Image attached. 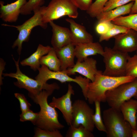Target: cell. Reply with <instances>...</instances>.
<instances>
[{
	"mask_svg": "<svg viewBox=\"0 0 137 137\" xmlns=\"http://www.w3.org/2000/svg\"><path fill=\"white\" fill-rule=\"evenodd\" d=\"M131 76L113 77L105 75L102 71L96 76L93 81L90 82L87 93V100L90 104L96 101L106 102V93L122 83L133 80Z\"/></svg>",
	"mask_w": 137,
	"mask_h": 137,
	"instance_id": "obj_1",
	"label": "cell"
},
{
	"mask_svg": "<svg viewBox=\"0 0 137 137\" xmlns=\"http://www.w3.org/2000/svg\"><path fill=\"white\" fill-rule=\"evenodd\" d=\"M55 90H43L38 94L30 97L39 104L40 110L35 125L42 129L54 131L63 128L64 126L59 121L58 113L55 109L47 102L48 97Z\"/></svg>",
	"mask_w": 137,
	"mask_h": 137,
	"instance_id": "obj_2",
	"label": "cell"
},
{
	"mask_svg": "<svg viewBox=\"0 0 137 137\" xmlns=\"http://www.w3.org/2000/svg\"><path fill=\"white\" fill-rule=\"evenodd\" d=\"M107 137H132V128L121 111L110 107L103 112Z\"/></svg>",
	"mask_w": 137,
	"mask_h": 137,
	"instance_id": "obj_3",
	"label": "cell"
},
{
	"mask_svg": "<svg viewBox=\"0 0 137 137\" xmlns=\"http://www.w3.org/2000/svg\"><path fill=\"white\" fill-rule=\"evenodd\" d=\"M128 53L106 47L102 55L105 64V75L113 77L125 76Z\"/></svg>",
	"mask_w": 137,
	"mask_h": 137,
	"instance_id": "obj_4",
	"label": "cell"
},
{
	"mask_svg": "<svg viewBox=\"0 0 137 137\" xmlns=\"http://www.w3.org/2000/svg\"><path fill=\"white\" fill-rule=\"evenodd\" d=\"M45 6H41L34 10V15L26 21L23 24L17 26L5 24L3 26L12 27L16 28L19 31V34L16 39L12 46V48L18 47L17 52L20 55L22 49V44L24 42H28L32 30L33 28L40 26L44 29L47 27V24L43 21V14Z\"/></svg>",
	"mask_w": 137,
	"mask_h": 137,
	"instance_id": "obj_5",
	"label": "cell"
},
{
	"mask_svg": "<svg viewBox=\"0 0 137 137\" xmlns=\"http://www.w3.org/2000/svg\"><path fill=\"white\" fill-rule=\"evenodd\" d=\"M12 57L16 66V72L15 73H3V75L4 77L16 79L17 80L14 82V85L20 88H24L27 90L30 97L38 94L43 90H55L59 89V85L56 83L51 84L47 83L43 84L38 80H34L23 73L20 70L19 66L20 58L16 61L13 56Z\"/></svg>",
	"mask_w": 137,
	"mask_h": 137,
	"instance_id": "obj_6",
	"label": "cell"
},
{
	"mask_svg": "<svg viewBox=\"0 0 137 137\" xmlns=\"http://www.w3.org/2000/svg\"><path fill=\"white\" fill-rule=\"evenodd\" d=\"M105 95L106 102L110 107L120 111L124 102L133 97L137 99V78L108 91Z\"/></svg>",
	"mask_w": 137,
	"mask_h": 137,
	"instance_id": "obj_7",
	"label": "cell"
},
{
	"mask_svg": "<svg viewBox=\"0 0 137 137\" xmlns=\"http://www.w3.org/2000/svg\"><path fill=\"white\" fill-rule=\"evenodd\" d=\"M78 9L72 0H51L45 6L43 21L47 24L65 15L76 18L78 15Z\"/></svg>",
	"mask_w": 137,
	"mask_h": 137,
	"instance_id": "obj_8",
	"label": "cell"
},
{
	"mask_svg": "<svg viewBox=\"0 0 137 137\" xmlns=\"http://www.w3.org/2000/svg\"><path fill=\"white\" fill-rule=\"evenodd\" d=\"M38 70L39 73L35 77V79L42 84H46L48 80L51 79L57 80L61 83L71 82H75L80 87L84 97L87 99V88L90 81L89 79L80 76L73 78L67 74L65 70L53 71L44 65H41Z\"/></svg>",
	"mask_w": 137,
	"mask_h": 137,
	"instance_id": "obj_9",
	"label": "cell"
},
{
	"mask_svg": "<svg viewBox=\"0 0 137 137\" xmlns=\"http://www.w3.org/2000/svg\"><path fill=\"white\" fill-rule=\"evenodd\" d=\"M72 106L71 125L75 127L81 125L92 132L95 127L92 118L94 113L93 109L85 101L82 99L76 100Z\"/></svg>",
	"mask_w": 137,
	"mask_h": 137,
	"instance_id": "obj_10",
	"label": "cell"
},
{
	"mask_svg": "<svg viewBox=\"0 0 137 137\" xmlns=\"http://www.w3.org/2000/svg\"><path fill=\"white\" fill-rule=\"evenodd\" d=\"M74 94L73 87L69 83L66 93L59 98L53 97L52 101L49 104L52 107L58 109L61 111L66 122L69 126L71 125L72 121L73 104L71 96Z\"/></svg>",
	"mask_w": 137,
	"mask_h": 137,
	"instance_id": "obj_11",
	"label": "cell"
},
{
	"mask_svg": "<svg viewBox=\"0 0 137 137\" xmlns=\"http://www.w3.org/2000/svg\"><path fill=\"white\" fill-rule=\"evenodd\" d=\"M95 59L88 57L82 62L77 61L72 67L67 69L65 71L69 76L78 73L92 82L97 74L101 71L97 69Z\"/></svg>",
	"mask_w": 137,
	"mask_h": 137,
	"instance_id": "obj_12",
	"label": "cell"
},
{
	"mask_svg": "<svg viewBox=\"0 0 137 137\" xmlns=\"http://www.w3.org/2000/svg\"><path fill=\"white\" fill-rule=\"evenodd\" d=\"M113 48L128 53L137 50V32L132 29L114 37Z\"/></svg>",
	"mask_w": 137,
	"mask_h": 137,
	"instance_id": "obj_13",
	"label": "cell"
},
{
	"mask_svg": "<svg viewBox=\"0 0 137 137\" xmlns=\"http://www.w3.org/2000/svg\"><path fill=\"white\" fill-rule=\"evenodd\" d=\"M70 25V37L71 43L76 45L93 42L92 36L86 30L84 26L76 23L70 18L65 19Z\"/></svg>",
	"mask_w": 137,
	"mask_h": 137,
	"instance_id": "obj_14",
	"label": "cell"
},
{
	"mask_svg": "<svg viewBox=\"0 0 137 137\" xmlns=\"http://www.w3.org/2000/svg\"><path fill=\"white\" fill-rule=\"evenodd\" d=\"M27 2L26 0H17L5 5L4 2L0 1V18L5 22H16L21 13V8Z\"/></svg>",
	"mask_w": 137,
	"mask_h": 137,
	"instance_id": "obj_15",
	"label": "cell"
},
{
	"mask_svg": "<svg viewBox=\"0 0 137 137\" xmlns=\"http://www.w3.org/2000/svg\"><path fill=\"white\" fill-rule=\"evenodd\" d=\"M49 23L52 28L53 33L51 44L55 50L60 49L71 43L70 29L56 24L53 21Z\"/></svg>",
	"mask_w": 137,
	"mask_h": 137,
	"instance_id": "obj_16",
	"label": "cell"
},
{
	"mask_svg": "<svg viewBox=\"0 0 137 137\" xmlns=\"http://www.w3.org/2000/svg\"><path fill=\"white\" fill-rule=\"evenodd\" d=\"M104 52V49L98 42L82 44L75 46V56L79 62L82 61L90 56L98 54L102 56Z\"/></svg>",
	"mask_w": 137,
	"mask_h": 137,
	"instance_id": "obj_17",
	"label": "cell"
},
{
	"mask_svg": "<svg viewBox=\"0 0 137 137\" xmlns=\"http://www.w3.org/2000/svg\"><path fill=\"white\" fill-rule=\"evenodd\" d=\"M75 46L71 43L55 50L61 63L60 71H65L72 67L75 65L74 59Z\"/></svg>",
	"mask_w": 137,
	"mask_h": 137,
	"instance_id": "obj_18",
	"label": "cell"
},
{
	"mask_svg": "<svg viewBox=\"0 0 137 137\" xmlns=\"http://www.w3.org/2000/svg\"><path fill=\"white\" fill-rule=\"evenodd\" d=\"M52 47L49 46H44L39 44L36 50L30 56L20 62L21 65L28 66L34 71L38 70L40 68V60L44 56L46 55Z\"/></svg>",
	"mask_w": 137,
	"mask_h": 137,
	"instance_id": "obj_19",
	"label": "cell"
},
{
	"mask_svg": "<svg viewBox=\"0 0 137 137\" xmlns=\"http://www.w3.org/2000/svg\"><path fill=\"white\" fill-rule=\"evenodd\" d=\"M120 110L125 119L130 125L132 129L135 130L137 113V100L131 99L121 105Z\"/></svg>",
	"mask_w": 137,
	"mask_h": 137,
	"instance_id": "obj_20",
	"label": "cell"
},
{
	"mask_svg": "<svg viewBox=\"0 0 137 137\" xmlns=\"http://www.w3.org/2000/svg\"><path fill=\"white\" fill-rule=\"evenodd\" d=\"M134 2L106 11H102L96 17L99 21H111L122 15L129 14Z\"/></svg>",
	"mask_w": 137,
	"mask_h": 137,
	"instance_id": "obj_21",
	"label": "cell"
},
{
	"mask_svg": "<svg viewBox=\"0 0 137 137\" xmlns=\"http://www.w3.org/2000/svg\"><path fill=\"white\" fill-rule=\"evenodd\" d=\"M40 65H44L50 70L57 71H60L61 63L53 47L46 55L43 56L40 60Z\"/></svg>",
	"mask_w": 137,
	"mask_h": 137,
	"instance_id": "obj_22",
	"label": "cell"
},
{
	"mask_svg": "<svg viewBox=\"0 0 137 137\" xmlns=\"http://www.w3.org/2000/svg\"><path fill=\"white\" fill-rule=\"evenodd\" d=\"M111 22L115 24L133 29L137 32V13L125 16H120L113 20Z\"/></svg>",
	"mask_w": 137,
	"mask_h": 137,
	"instance_id": "obj_23",
	"label": "cell"
},
{
	"mask_svg": "<svg viewBox=\"0 0 137 137\" xmlns=\"http://www.w3.org/2000/svg\"><path fill=\"white\" fill-rule=\"evenodd\" d=\"M130 29L126 27L117 25L112 22L110 27L106 33L100 35L99 41H108L112 38L119 34L128 31Z\"/></svg>",
	"mask_w": 137,
	"mask_h": 137,
	"instance_id": "obj_24",
	"label": "cell"
},
{
	"mask_svg": "<svg viewBox=\"0 0 137 137\" xmlns=\"http://www.w3.org/2000/svg\"><path fill=\"white\" fill-rule=\"evenodd\" d=\"M92 132L85 128L81 125L75 127L70 126L65 135L66 137H94Z\"/></svg>",
	"mask_w": 137,
	"mask_h": 137,
	"instance_id": "obj_25",
	"label": "cell"
},
{
	"mask_svg": "<svg viewBox=\"0 0 137 137\" xmlns=\"http://www.w3.org/2000/svg\"><path fill=\"white\" fill-rule=\"evenodd\" d=\"M100 102L98 101L94 102L95 111L92 118L95 127L99 131L106 132V130L101 116Z\"/></svg>",
	"mask_w": 137,
	"mask_h": 137,
	"instance_id": "obj_26",
	"label": "cell"
},
{
	"mask_svg": "<svg viewBox=\"0 0 137 137\" xmlns=\"http://www.w3.org/2000/svg\"><path fill=\"white\" fill-rule=\"evenodd\" d=\"M125 76L137 78V54L129 56L126 64Z\"/></svg>",
	"mask_w": 137,
	"mask_h": 137,
	"instance_id": "obj_27",
	"label": "cell"
},
{
	"mask_svg": "<svg viewBox=\"0 0 137 137\" xmlns=\"http://www.w3.org/2000/svg\"><path fill=\"white\" fill-rule=\"evenodd\" d=\"M109 0H96L92 3L87 13L91 17H96L103 11L106 3Z\"/></svg>",
	"mask_w": 137,
	"mask_h": 137,
	"instance_id": "obj_28",
	"label": "cell"
},
{
	"mask_svg": "<svg viewBox=\"0 0 137 137\" xmlns=\"http://www.w3.org/2000/svg\"><path fill=\"white\" fill-rule=\"evenodd\" d=\"M44 2V0H28L21 8L20 14L24 15L30 14L35 9L41 6Z\"/></svg>",
	"mask_w": 137,
	"mask_h": 137,
	"instance_id": "obj_29",
	"label": "cell"
},
{
	"mask_svg": "<svg viewBox=\"0 0 137 137\" xmlns=\"http://www.w3.org/2000/svg\"><path fill=\"white\" fill-rule=\"evenodd\" d=\"M35 137H63V136L59 130L54 131L42 129L38 127L36 128Z\"/></svg>",
	"mask_w": 137,
	"mask_h": 137,
	"instance_id": "obj_30",
	"label": "cell"
},
{
	"mask_svg": "<svg viewBox=\"0 0 137 137\" xmlns=\"http://www.w3.org/2000/svg\"><path fill=\"white\" fill-rule=\"evenodd\" d=\"M135 0H109L105 4L103 11H106L122 6Z\"/></svg>",
	"mask_w": 137,
	"mask_h": 137,
	"instance_id": "obj_31",
	"label": "cell"
},
{
	"mask_svg": "<svg viewBox=\"0 0 137 137\" xmlns=\"http://www.w3.org/2000/svg\"><path fill=\"white\" fill-rule=\"evenodd\" d=\"M38 112L35 113L29 109L22 112L20 115V121L22 122L29 121L35 125L38 119Z\"/></svg>",
	"mask_w": 137,
	"mask_h": 137,
	"instance_id": "obj_32",
	"label": "cell"
},
{
	"mask_svg": "<svg viewBox=\"0 0 137 137\" xmlns=\"http://www.w3.org/2000/svg\"><path fill=\"white\" fill-rule=\"evenodd\" d=\"M14 96L19 101L20 109L22 112L30 109V108L31 105L27 100L23 94L16 93H14Z\"/></svg>",
	"mask_w": 137,
	"mask_h": 137,
	"instance_id": "obj_33",
	"label": "cell"
},
{
	"mask_svg": "<svg viewBox=\"0 0 137 137\" xmlns=\"http://www.w3.org/2000/svg\"><path fill=\"white\" fill-rule=\"evenodd\" d=\"M111 21H99L95 28L96 32L100 35L106 33L109 30Z\"/></svg>",
	"mask_w": 137,
	"mask_h": 137,
	"instance_id": "obj_34",
	"label": "cell"
},
{
	"mask_svg": "<svg viewBox=\"0 0 137 137\" xmlns=\"http://www.w3.org/2000/svg\"><path fill=\"white\" fill-rule=\"evenodd\" d=\"M78 8L87 11L92 3L93 0H72Z\"/></svg>",
	"mask_w": 137,
	"mask_h": 137,
	"instance_id": "obj_35",
	"label": "cell"
},
{
	"mask_svg": "<svg viewBox=\"0 0 137 137\" xmlns=\"http://www.w3.org/2000/svg\"><path fill=\"white\" fill-rule=\"evenodd\" d=\"M5 62L1 58L0 60V83L1 85L3 84L2 79L3 78L2 77V75L3 74V71L5 68Z\"/></svg>",
	"mask_w": 137,
	"mask_h": 137,
	"instance_id": "obj_36",
	"label": "cell"
},
{
	"mask_svg": "<svg viewBox=\"0 0 137 137\" xmlns=\"http://www.w3.org/2000/svg\"><path fill=\"white\" fill-rule=\"evenodd\" d=\"M137 13V0H135L129 14Z\"/></svg>",
	"mask_w": 137,
	"mask_h": 137,
	"instance_id": "obj_37",
	"label": "cell"
},
{
	"mask_svg": "<svg viewBox=\"0 0 137 137\" xmlns=\"http://www.w3.org/2000/svg\"><path fill=\"white\" fill-rule=\"evenodd\" d=\"M132 137H137V130L132 129Z\"/></svg>",
	"mask_w": 137,
	"mask_h": 137,
	"instance_id": "obj_38",
	"label": "cell"
},
{
	"mask_svg": "<svg viewBox=\"0 0 137 137\" xmlns=\"http://www.w3.org/2000/svg\"><path fill=\"white\" fill-rule=\"evenodd\" d=\"M135 130H137V113L136 117V126Z\"/></svg>",
	"mask_w": 137,
	"mask_h": 137,
	"instance_id": "obj_39",
	"label": "cell"
},
{
	"mask_svg": "<svg viewBox=\"0 0 137 137\" xmlns=\"http://www.w3.org/2000/svg\"><path fill=\"white\" fill-rule=\"evenodd\" d=\"M136 51V54H137V50Z\"/></svg>",
	"mask_w": 137,
	"mask_h": 137,
	"instance_id": "obj_40",
	"label": "cell"
}]
</instances>
